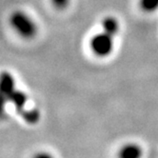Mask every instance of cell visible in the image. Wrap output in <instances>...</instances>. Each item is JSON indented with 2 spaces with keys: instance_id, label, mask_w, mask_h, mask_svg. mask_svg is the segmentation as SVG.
<instances>
[{
  "instance_id": "cell-1",
  "label": "cell",
  "mask_w": 158,
  "mask_h": 158,
  "mask_svg": "<svg viewBox=\"0 0 158 158\" xmlns=\"http://www.w3.org/2000/svg\"><path fill=\"white\" fill-rule=\"evenodd\" d=\"M13 28L24 38H31L36 33V25L32 19L23 12H15L10 16Z\"/></svg>"
},
{
  "instance_id": "cell-2",
  "label": "cell",
  "mask_w": 158,
  "mask_h": 158,
  "mask_svg": "<svg viewBox=\"0 0 158 158\" xmlns=\"http://www.w3.org/2000/svg\"><path fill=\"white\" fill-rule=\"evenodd\" d=\"M112 38L114 36L108 35L105 31L95 35L91 40V48L93 52L100 57H105V56L110 55L114 49Z\"/></svg>"
},
{
  "instance_id": "cell-3",
  "label": "cell",
  "mask_w": 158,
  "mask_h": 158,
  "mask_svg": "<svg viewBox=\"0 0 158 158\" xmlns=\"http://www.w3.org/2000/svg\"><path fill=\"white\" fill-rule=\"evenodd\" d=\"M5 99H7L9 102L12 103L15 108L16 109V111H19L21 110L25 109V105L28 101V96L25 93L18 91V89H15L14 92L10 93Z\"/></svg>"
},
{
  "instance_id": "cell-4",
  "label": "cell",
  "mask_w": 158,
  "mask_h": 158,
  "mask_svg": "<svg viewBox=\"0 0 158 158\" xmlns=\"http://www.w3.org/2000/svg\"><path fill=\"white\" fill-rule=\"evenodd\" d=\"M15 89V82L12 74L9 73H2L1 74V94L5 99L10 93Z\"/></svg>"
},
{
  "instance_id": "cell-5",
  "label": "cell",
  "mask_w": 158,
  "mask_h": 158,
  "mask_svg": "<svg viewBox=\"0 0 158 158\" xmlns=\"http://www.w3.org/2000/svg\"><path fill=\"white\" fill-rule=\"evenodd\" d=\"M119 155L123 158H137L142 155V150L137 145L129 144L121 149Z\"/></svg>"
},
{
  "instance_id": "cell-6",
  "label": "cell",
  "mask_w": 158,
  "mask_h": 158,
  "mask_svg": "<svg viewBox=\"0 0 158 158\" xmlns=\"http://www.w3.org/2000/svg\"><path fill=\"white\" fill-rule=\"evenodd\" d=\"M102 28H103V31L107 32L108 35L114 36L116 33L118 32L119 30V24L117 20L114 17H106L103 22H102Z\"/></svg>"
},
{
  "instance_id": "cell-7",
  "label": "cell",
  "mask_w": 158,
  "mask_h": 158,
  "mask_svg": "<svg viewBox=\"0 0 158 158\" xmlns=\"http://www.w3.org/2000/svg\"><path fill=\"white\" fill-rule=\"evenodd\" d=\"M17 114H20V116L29 124H35L39 121V118H40V114L36 110L23 109L17 111Z\"/></svg>"
},
{
  "instance_id": "cell-8",
  "label": "cell",
  "mask_w": 158,
  "mask_h": 158,
  "mask_svg": "<svg viewBox=\"0 0 158 158\" xmlns=\"http://www.w3.org/2000/svg\"><path fill=\"white\" fill-rule=\"evenodd\" d=\"M140 4L146 12H154L158 9V0H140Z\"/></svg>"
},
{
  "instance_id": "cell-9",
  "label": "cell",
  "mask_w": 158,
  "mask_h": 158,
  "mask_svg": "<svg viewBox=\"0 0 158 158\" xmlns=\"http://www.w3.org/2000/svg\"><path fill=\"white\" fill-rule=\"evenodd\" d=\"M70 0H52V4L58 9H64L68 6Z\"/></svg>"
}]
</instances>
